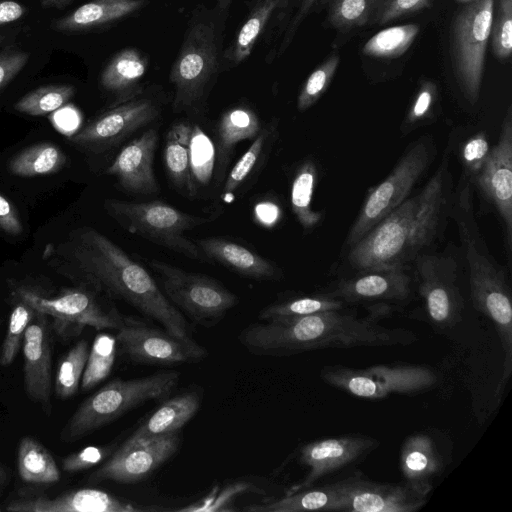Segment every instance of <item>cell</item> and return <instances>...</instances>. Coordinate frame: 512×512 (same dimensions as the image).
Instances as JSON below:
<instances>
[{
  "instance_id": "6da1fadb",
  "label": "cell",
  "mask_w": 512,
  "mask_h": 512,
  "mask_svg": "<svg viewBox=\"0 0 512 512\" xmlns=\"http://www.w3.org/2000/svg\"><path fill=\"white\" fill-rule=\"evenodd\" d=\"M54 268L94 293L126 302L157 321L175 338L195 343L183 314L168 300L150 273L107 236L80 228L54 252Z\"/></svg>"
},
{
  "instance_id": "7a4b0ae2",
  "label": "cell",
  "mask_w": 512,
  "mask_h": 512,
  "mask_svg": "<svg viewBox=\"0 0 512 512\" xmlns=\"http://www.w3.org/2000/svg\"><path fill=\"white\" fill-rule=\"evenodd\" d=\"M454 200L450 158L446 152L432 177L415 195L391 211L347 250L353 271L410 267L431 252L451 219Z\"/></svg>"
},
{
  "instance_id": "3957f363",
  "label": "cell",
  "mask_w": 512,
  "mask_h": 512,
  "mask_svg": "<svg viewBox=\"0 0 512 512\" xmlns=\"http://www.w3.org/2000/svg\"><path fill=\"white\" fill-rule=\"evenodd\" d=\"M388 307L377 304L367 316L332 310L305 316L276 318L244 327L238 341L251 354L282 357L327 348L406 346L417 335L379 323Z\"/></svg>"
},
{
  "instance_id": "277c9868",
  "label": "cell",
  "mask_w": 512,
  "mask_h": 512,
  "mask_svg": "<svg viewBox=\"0 0 512 512\" xmlns=\"http://www.w3.org/2000/svg\"><path fill=\"white\" fill-rule=\"evenodd\" d=\"M451 218L454 219L468 271L470 296L476 310L486 316L498 334L503 355L502 381L512 371V303L507 271L490 253L479 231L474 214L472 188L462 174L454 193Z\"/></svg>"
},
{
  "instance_id": "5b68a950",
  "label": "cell",
  "mask_w": 512,
  "mask_h": 512,
  "mask_svg": "<svg viewBox=\"0 0 512 512\" xmlns=\"http://www.w3.org/2000/svg\"><path fill=\"white\" fill-rule=\"evenodd\" d=\"M232 0H204L191 12L169 81L173 111L201 109L222 72L224 38Z\"/></svg>"
},
{
  "instance_id": "8992f818",
  "label": "cell",
  "mask_w": 512,
  "mask_h": 512,
  "mask_svg": "<svg viewBox=\"0 0 512 512\" xmlns=\"http://www.w3.org/2000/svg\"><path fill=\"white\" fill-rule=\"evenodd\" d=\"M179 380V372L168 370L108 382L78 407L62 430V441H76L146 402L165 400Z\"/></svg>"
},
{
  "instance_id": "52a82bcc",
  "label": "cell",
  "mask_w": 512,
  "mask_h": 512,
  "mask_svg": "<svg viewBox=\"0 0 512 512\" xmlns=\"http://www.w3.org/2000/svg\"><path fill=\"white\" fill-rule=\"evenodd\" d=\"M104 206L107 213L129 233L191 260L208 262L196 242L186 237L185 232L210 222L211 217L189 214L160 200L133 202L107 199Z\"/></svg>"
},
{
  "instance_id": "ba28073f",
  "label": "cell",
  "mask_w": 512,
  "mask_h": 512,
  "mask_svg": "<svg viewBox=\"0 0 512 512\" xmlns=\"http://www.w3.org/2000/svg\"><path fill=\"white\" fill-rule=\"evenodd\" d=\"M435 155L436 147L429 135L420 137L407 147L389 175L369 189L344 242L347 250L410 196Z\"/></svg>"
},
{
  "instance_id": "9c48e42d",
  "label": "cell",
  "mask_w": 512,
  "mask_h": 512,
  "mask_svg": "<svg viewBox=\"0 0 512 512\" xmlns=\"http://www.w3.org/2000/svg\"><path fill=\"white\" fill-rule=\"evenodd\" d=\"M320 377L328 385L358 398L379 400L393 394H417L437 383L435 371L426 365L381 364L365 368L327 365Z\"/></svg>"
},
{
  "instance_id": "30bf717a",
  "label": "cell",
  "mask_w": 512,
  "mask_h": 512,
  "mask_svg": "<svg viewBox=\"0 0 512 512\" xmlns=\"http://www.w3.org/2000/svg\"><path fill=\"white\" fill-rule=\"evenodd\" d=\"M148 264L159 275L168 300L198 325L215 326L239 302L237 295L205 274L155 259Z\"/></svg>"
},
{
  "instance_id": "8fae6325",
  "label": "cell",
  "mask_w": 512,
  "mask_h": 512,
  "mask_svg": "<svg viewBox=\"0 0 512 512\" xmlns=\"http://www.w3.org/2000/svg\"><path fill=\"white\" fill-rule=\"evenodd\" d=\"M493 15L494 0H472L452 25V65L460 90L471 105L480 94Z\"/></svg>"
},
{
  "instance_id": "7c38bea8",
  "label": "cell",
  "mask_w": 512,
  "mask_h": 512,
  "mask_svg": "<svg viewBox=\"0 0 512 512\" xmlns=\"http://www.w3.org/2000/svg\"><path fill=\"white\" fill-rule=\"evenodd\" d=\"M418 293L431 323L451 328L461 321L464 299L457 259L448 254L424 253L414 262Z\"/></svg>"
},
{
  "instance_id": "4fadbf2b",
  "label": "cell",
  "mask_w": 512,
  "mask_h": 512,
  "mask_svg": "<svg viewBox=\"0 0 512 512\" xmlns=\"http://www.w3.org/2000/svg\"><path fill=\"white\" fill-rule=\"evenodd\" d=\"M115 339L121 355L138 364L176 365L207 356V350L197 342H183L165 329L152 327L133 317L126 316Z\"/></svg>"
},
{
  "instance_id": "5bb4252c",
  "label": "cell",
  "mask_w": 512,
  "mask_h": 512,
  "mask_svg": "<svg viewBox=\"0 0 512 512\" xmlns=\"http://www.w3.org/2000/svg\"><path fill=\"white\" fill-rule=\"evenodd\" d=\"M18 299L36 312L44 313L54 319V323L75 327L80 331L85 326L97 330L120 329L126 316L115 307H105L96 297V293L85 289H69L55 297H43L25 288L16 290Z\"/></svg>"
},
{
  "instance_id": "9a60e30c",
  "label": "cell",
  "mask_w": 512,
  "mask_h": 512,
  "mask_svg": "<svg viewBox=\"0 0 512 512\" xmlns=\"http://www.w3.org/2000/svg\"><path fill=\"white\" fill-rule=\"evenodd\" d=\"M160 104L151 97L138 96L108 110L70 137V141L92 152H103L159 117Z\"/></svg>"
},
{
  "instance_id": "2e32d148",
  "label": "cell",
  "mask_w": 512,
  "mask_h": 512,
  "mask_svg": "<svg viewBox=\"0 0 512 512\" xmlns=\"http://www.w3.org/2000/svg\"><path fill=\"white\" fill-rule=\"evenodd\" d=\"M498 213L508 253L512 244V112L508 108L498 142L491 146L481 170L469 179Z\"/></svg>"
},
{
  "instance_id": "e0dca14e",
  "label": "cell",
  "mask_w": 512,
  "mask_h": 512,
  "mask_svg": "<svg viewBox=\"0 0 512 512\" xmlns=\"http://www.w3.org/2000/svg\"><path fill=\"white\" fill-rule=\"evenodd\" d=\"M337 512H416L427 497L403 484L380 483L356 473L332 482Z\"/></svg>"
},
{
  "instance_id": "ac0fdd59",
  "label": "cell",
  "mask_w": 512,
  "mask_h": 512,
  "mask_svg": "<svg viewBox=\"0 0 512 512\" xmlns=\"http://www.w3.org/2000/svg\"><path fill=\"white\" fill-rule=\"evenodd\" d=\"M378 444L377 439L361 434L326 437L304 444L299 449L298 460L307 473L286 493L314 486L319 480L359 462Z\"/></svg>"
},
{
  "instance_id": "d6986e66",
  "label": "cell",
  "mask_w": 512,
  "mask_h": 512,
  "mask_svg": "<svg viewBox=\"0 0 512 512\" xmlns=\"http://www.w3.org/2000/svg\"><path fill=\"white\" fill-rule=\"evenodd\" d=\"M179 432L140 443H123L90 479L120 483L142 481L176 453L181 442Z\"/></svg>"
},
{
  "instance_id": "ffe728a7",
  "label": "cell",
  "mask_w": 512,
  "mask_h": 512,
  "mask_svg": "<svg viewBox=\"0 0 512 512\" xmlns=\"http://www.w3.org/2000/svg\"><path fill=\"white\" fill-rule=\"evenodd\" d=\"M409 268L394 266L354 271L337 280L326 292L347 305L406 301L411 296L413 284Z\"/></svg>"
},
{
  "instance_id": "44dd1931",
  "label": "cell",
  "mask_w": 512,
  "mask_h": 512,
  "mask_svg": "<svg viewBox=\"0 0 512 512\" xmlns=\"http://www.w3.org/2000/svg\"><path fill=\"white\" fill-rule=\"evenodd\" d=\"M6 510L11 512H144L167 511L157 506H141L120 499L102 490L83 488L49 498L37 496L11 501Z\"/></svg>"
},
{
  "instance_id": "7402d4cb",
  "label": "cell",
  "mask_w": 512,
  "mask_h": 512,
  "mask_svg": "<svg viewBox=\"0 0 512 512\" xmlns=\"http://www.w3.org/2000/svg\"><path fill=\"white\" fill-rule=\"evenodd\" d=\"M24 382L29 398L51 412V343L48 316L36 312L22 341Z\"/></svg>"
},
{
  "instance_id": "603a6c76",
  "label": "cell",
  "mask_w": 512,
  "mask_h": 512,
  "mask_svg": "<svg viewBox=\"0 0 512 512\" xmlns=\"http://www.w3.org/2000/svg\"><path fill=\"white\" fill-rule=\"evenodd\" d=\"M157 142L155 129L145 131L120 150L106 173L116 177L120 186L130 193H158L160 187L153 170Z\"/></svg>"
},
{
  "instance_id": "cb8c5ba5",
  "label": "cell",
  "mask_w": 512,
  "mask_h": 512,
  "mask_svg": "<svg viewBox=\"0 0 512 512\" xmlns=\"http://www.w3.org/2000/svg\"><path fill=\"white\" fill-rule=\"evenodd\" d=\"M446 465V457L432 434L415 432L404 440L399 468L403 483L417 493L428 497Z\"/></svg>"
},
{
  "instance_id": "d4e9b609",
  "label": "cell",
  "mask_w": 512,
  "mask_h": 512,
  "mask_svg": "<svg viewBox=\"0 0 512 512\" xmlns=\"http://www.w3.org/2000/svg\"><path fill=\"white\" fill-rule=\"evenodd\" d=\"M196 244L208 262H216L243 277L260 281H276L283 277L275 263L237 242L208 237L199 239Z\"/></svg>"
},
{
  "instance_id": "484cf974",
  "label": "cell",
  "mask_w": 512,
  "mask_h": 512,
  "mask_svg": "<svg viewBox=\"0 0 512 512\" xmlns=\"http://www.w3.org/2000/svg\"><path fill=\"white\" fill-rule=\"evenodd\" d=\"M148 66L146 55L134 47L124 48L113 55L99 79L101 88L113 98L110 107L143 94L142 81Z\"/></svg>"
},
{
  "instance_id": "4316f807",
  "label": "cell",
  "mask_w": 512,
  "mask_h": 512,
  "mask_svg": "<svg viewBox=\"0 0 512 512\" xmlns=\"http://www.w3.org/2000/svg\"><path fill=\"white\" fill-rule=\"evenodd\" d=\"M201 393L187 390L163 403L130 435L124 444L145 442L159 436L180 431L198 412Z\"/></svg>"
},
{
  "instance_id": "83f0119b",
  "label": "cell",
  "mask_w": 512,
  "mask_h": 512,
  "mask_svg": "<svg viewBox=\"0 0 512 512\" xmlns=\"http://www.w3.org/2000/svg\"><path fill=\"white\" fill-rule=\"evenodd\" d=\"M147 0H91L52 22L64 33L85 32L114 24L142 10Z\"/></svg>"
},
{
  "instance_id": "f1b7e54d",
  "label": "cell",
  "mask_w": 512,
  "mask_h": 512,
  "mask_svg": "<svg viewBox=\"0 0 512 512\" xmlns=\"http://www.w3.org/2000/svg\"><path fill=\"white\" fill-rule=\"evenodd\" d=\"M289 0H256L234 38L224 50L222 72L238 67L249 58L276 13Z\"/></svg>"
},
{
  "instance_id": "f546056e",
  "label": "cell",
  "mask_w": 512,
  "mask_h": 512,
  "mask_svg": "<svg viewBox=\"0 0 512 512\" xmlns=\"http://www.w3.org/2000/svg\"><path fill=\"white\" fill-rule=\"evenodd\" d=\"M261 128L259 117L247 106L230 108L221 115L216 129L215 180L217 184L225 180L235 146L241 141L255 138Z\"/></svg>"
},
{
  "instance_id": "4dcf8cb0",
  "label": "cell",
  "mask_w": 512,
  "mask_h": 512,
  "mask_svg": "<svg viewBox=\"0 0 512 512\" xmlns=\"http://www.w3.org/2000/svg\"><path fill=\"white\" fill-rule=\"evenodd\" d=\"M193 127L178 122L168 130L164 148V165L173 185L185 197L194 195L195 185L191 168Z\"/></svg>"
},
{
  "instance_id": "1f68e13d",
  "label": "cell",
  "mask_w": 512,
  "mask_h": 512,
  "mask_svg": "<svg viewBox=\"0 0 512 512\" xmlns=\"http://www.w3.org/2000/svg\"><path fill=\"white\" fill-rule=\"evenodd\" d=\"M278 136V120L273 119L261 128L258 135L245 153L225 177L221 198L225 202L234 200L236 192L252 178L257 172L263 160L267 157Z\"/></svg>"
},
{
  "instance_id": "d6a6232c",
  "label": "cell",
  "mask_w": 512,
  "mask_h": 512,
  "mask_svg": "<svg viewBox=\"0 0 512 512\" xmlns=\"http://www.w3.org/2000/svg\"><path fill=\"white\" fill-rule=\"evenodd\" d=\"M244 510L251 512H337V495L332 483H327L322 486H311L292 493H286L280 498L248 506Z\"/></svg>"
},
{
  "instance_id": "836d02e7",
  "label": "cell",
  "mask_w": 512,
  "mask_h": 512,
  "mask_svg": "<svg viewBox=\"0 0 512 512\" xmlns=\"http://www.w3.org/2000/svg\"><path fill=\"white\" fill-rule=\"evenodd\" d=\"M317 178L318 168L315 161L306 158L295 170L291 183L292 211L305 234L312 232L323 219V214L312 208Z\"/></svg>"
},
{
  "instance_id": "e575fe53",
  "label": "cell",
  "mask_w": 512,
  "mask_h": 512,
  "mask_svg": "<svg viewBox=\"0 0 512 512\" xmlns=\"http://www.w3.org/2000/svg\"><path fill=\"white\" fill-rule=\"evenodd\" d=\"M20 478L27 483L51 484L59 481L60 471L50 452L32 437H23L17 451Z\"/></svg>"
},
{
  "instance_id": "d590c367",
  "label": "cell",
  "mask_w": 512,
  "mask_h": 512,
  "mask_svg": "<svg viewBox=\"0 0 512 512\" xmlns=\"http://www.w3.org/2000/svg\"><path fill=\"white\" fill-rule=\"evenodd\" d=\"M347 306L341 299L324 292L292 297L271 303L259 312L258 317L262 321H266L276 318L305 316L324 311L342 310L346 309Z\"/></svg>"
},
{
  "instance_id": "8d00e7d4",
  "label": "cell",
  "mask_w": 512,
  "mask_h": 512,
  "mask_svg": "<svg viewBox=\"0 0 512 512\" xmlns=\"http://www.w3.org/2000/svg\"><path fill=\"white\" fill-rule=\"evenodd\" d=\"M66 162L61 149L51 143L33 145L17 154L9 164L10 171L21 177H34L59 171Z\"/></svg>"
},
{
  "instance_id": "74e56055",
  "label": "cell",
  "mask_w": 512,
  "mask_h": 512,
  "mask_svg": "<svg viewBox=\"0 0 512 512\" xmlns=\"http://www.w3.org/2000/svg\"><path fill=\"white\" fill-rule=\"evenodd\" d=\"M419 33L416 24H405L383 29L364 44L362 52L376 58H396L404 54Z\"/></svg>"
},
{
  "instance_id": "f35d334b",
  "label": "cell",
  "mask_w": 512,
  "mask_h": 512,
  "mask_svg": "<svg viewBox=\"0 0 512 512\" xmlns=\"http://www.w3.org/2000/svg\"><path fill=\"white\" fill-rule=\"evenodd\" d=\"M116 352L115 336L100 333L94 338L80 383L83 391L92 389L107 378L114 365Z\"/></svg>"
},
{
  "instance_id": "ab89813d",
  "label": "cell",
  "mask_w": 512,
  "mask_h": 512,
  "mask_svg": "<svg viewBox=\"0 0 512 512\" xmlns=\"http://www.w3.org/2000/svg\"><path fill=\"white\" fill-rule=\"evenodd\" d=\"M74 94L75 87L69 84L41 86L20 98L14 108L30 116H44L64 106Z\"/></svg>"
},
{
  "instance_id": "60d3db41",
  "label": "cell",
  "mask_w": 512,
  "mask_h": 512,
  "mask_svg": "<svg viewBox=\"0 0 512 512\" xmlns=\"http://www.w3.org/2000/svg\"><path fill=\"white\" fill-rule=\"evenodd\" d=\"M88 353V342L80 340L61 359L55 378V392L59 398L67 399L77 393Z\"/></svg>"
},
{
  "instance_id": "b9f144b4",
  "label": "cell",
  "mask_w": 512,
  "mask_h": 512,
  "mask_svg": "<svg viewBox=\"0 0 512 512\" xmlns=\"http://www.w3.org/2000/svg\"><path fill=\"white\" fill-rule=\"evenodd\" d=\"M382 0H330L329 23L339 29H350L374 21Z\"/></svg>"
},
{
  "instance_id": "7bdbcfd3",
  "label": "cell",
  "mask_w": 512,
  "mask_h": 512,
  "mask_svg": "<svg viewBox=\"0 0 512 512\" xmlns=\"http://www.w3.org/2000/svg\"><path fill=\"white\" fill-rule=\"evenodd\" d=\"M438 88L431 80L422 81L400 128L403 134L432 124L437 119Z\"/></svg>"
},
{
  "instance_id": "ee69618b",
  "label": "cell",
  "mask_w": 512,
  "mask_h": 512,
  "mask_svg": "<svg viewBox=\"0 0 512 512\" xmlns=\"http://www.w3.org/2000/svg\"><path fill=\"white\" fill-rule=\"evenodd\" d=\"M339 61V55L333 54L312 71L297 97L299 111L303 112L309 109L324 94L336 73Z\"/></svg>"
},
{
  "instance_id": "f6af8a7d",
  "label": "cell",
  "mask_w": 512,
  "mask_h": 512,
  "mask_svg": "<svg viewBox=\"0 0 512 512\" xmlns=\"http://www.w3.org/2000/svg\"><path fill=\"white\" fill-rule=\"evenodd\" d=\"M36 311L28 304L20 301L14 306L9 318L5 339L0 350V365H10L22 345L25 331L33 320Z\"/></svg>"
},
{
  "instance_id": "bcb514c9",
  "label": "cell",
  "mask_w": 512,
  "mask_h": 512,
  "mask_svg": "<svg viewBox=\"0 0 512 512\" xmlns=\"http://www.w3.org/2000/svg\"><path fill=\"white\" fill-rule=\"evenodd\" d=\"M490 35L494 55L502 60L509 58L512 52V0H499Z\"/></svg>"
},
{
  "instance_id": "7dc6e473",
  "label": "cell",
  "mask_w": 512,
  "mask_h": 512,
  "mask_svg": "<svg viewBox=\"0 0 512 512\" xmlns=\"http://www.w3.org/2000/svg\"><path fill=\"white\" fill-rule=\"evenodd\" d=\"M490 150L489 139L483 131L477 132L465 140L460 148L462 174L468 179L476 175L483 167Z\"/></svg>"
},
{
  "instance_id": "c3c4849f",
  "label": "cell",
  "mask_w": 512,
  "mask_h": 512,
  "mask_svg": "<svg viewBox=\"0 0 512 512\" xmlns=\"http://www.w3.org/2000/svg\"><path fill=\"white\" fill-rule=\"evenodd\" d=\"M111 453V446H87L64 458L62 467L68 473L86 470L102 462Z\"/></svg>"
},
{
  "instance_id": "681fc988",
  "label": "cell",
  "mask_w": 512,
  "mask_h": 512,
  "mask_svg": "<svg viewBox=\"0 0 512 512\" xmlns=\"http://www.w3.org/2000/svg\"><path fill=\"white\" fill-rule=\"evenodd\" d=\"M30 54L16 45L0 50V91L4 89L25 67Z\"/></svg>"
},
{
  "instance_id": "f907efd6",
  "label": "cell",
  "mask_w": 512,
  "mask_h": 512,
  "mask_svg": "<svg viewBox=\"0 0 512 512\" xmlns=\"http://www.w3.org/2000/svg\"><path fill=\"white\" fill-rule=\"evenodd\" d=\"M430 5L431 0H382L373 22L383 25Z\"/></svg>"
},
{
  "instance_id": "816d5d0a",
  "label": "cell",
  "mask_w": 512,
  "mask_h": 512,
  "mask_svg": "<svg viewBox=\"0 0 512 512\" xmlns=\"http://www.w3.org/2000/svg\"><path fill=\"white\" fill-rule=\"evenodd\" d=\"M317 0H300L298 9L284 30L283 37L277 49V56H281L293 41L295 34L303 20L306 18Z\"/></svg>"
},
{
  "instance_id": "f5cc1de1",
  "label": "cell",
  "mask_w": 512,
  "mask_h": 512,
  "mask_svg": "<svg viewBox=\"0 0 512 512\" xmlns=\"http://www.w3.org/2000/svg\"><path fill=\"white\" fill-rule=\"evenodd\" d=\"M0 229L10 235H19L23 231L16 207L0 194Z\"/></svg>"
},
{
  "instance_id": "db71d44e",
  "label": "cell",
  "mask_w": 512,
  "mask_h": 512,
  "mask_svg": "<svg viewBox=\"0 0 512 512\" xmlns=\"http://www.w3.org/2000/svg\"><path fill=\"white\" fill-rule=\"evenodd\" d=\"M26 12V7L17 1H0V26L20 19Z\"/></svg>"
},
{
  "instance_id": "11a10c76",
  "label": "cell",
  "mask_w": 512,
  "mask_h": 512,
  "mask_svg": "<svg viewBox=\"0 0 512 512\" xmlns=\"http://www.w3.org/2000/svg\"><path fill=\"white\" fill-rule=\"evenodd\" d=\"M73 0H41V4L47 8L63 9Z\"/></svg>"
},
{
  "instance_id": "9f6ffc18",
  "label": "cell",
  "mask_w": 512,
  "mask_h": 512,
  "mask_svg": "<svg viewBox=\"0 0 512 512\" xmlns=\"http://www.w3.org/2000/svg\"><path fill=\"white\" fill-rule=\"evenodd\" d=\"M4 478H5V473H4L3 469L0 468V483L4 480Z\"/></svg>"
},
{
  "instance_id": "6f0895ef",
  "label": "cell",
  "mask_w": 512,
  "mask_h": 512,
  "mask_svg": "<svg viewBox=\"0 0 512 512\" xmlns=\"http://www.w3.org/2000/svg\"><path fill=\"white\" fill-rule=\"evenodd\" d=\"M5 38L6 37L4 35H0V46L4 43Z\"/></svg>"
},
{
  "instance_id": "680465c9",
  "label": "cell",
  "mask_w": 512,
  "mask_h": 512,
  "mask_svg": "<svg viewBox=\"0 0 512 512\" xmlns=\"http://www.w3.org/2000/svg\"><path fill=\"white\" fill-rule=\"evenodd\" d=\"M463 1H472V0H463Z\"/></svg>"
}]
</instances>
